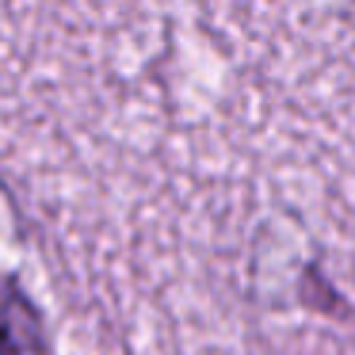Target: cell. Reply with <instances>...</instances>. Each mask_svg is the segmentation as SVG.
I'll list each match as a JSON object with an SVG mask.
<instances>
[{
    "instance_id": "obj_1",
    "label": "cell",
    "mask_w": 355,
    "mask_h": 355,
    "mask_svg": "<svg viewBox=\"0 0 355 355\" xmlns=\"http://www.w3.org/2000/svg\"><path fill=\"white\" fill-rule=\"evenodd\" d=\"M0 355H8V336L0 332Z\"/></svg>"
}]
</instances>
